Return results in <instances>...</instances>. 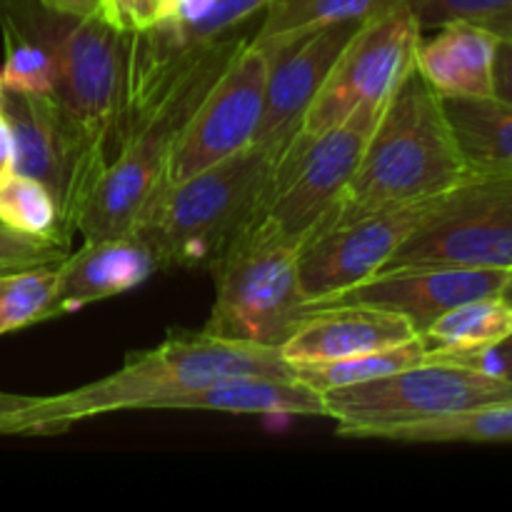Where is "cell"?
Listing matches in <instances>:
<instances>
[{
    "label": "cell",
    "mask_w": 512,
    "mask_h": 512,
    "mask_svg": "<svg viewBox=\"0 0 512 512\" xmlns=\"http://www.w3.org/2000/svg\"><path fill=\"white\" fill-rule=\"evenodd\" d=\"M325 415L338 430L443 418L512 400L510 380L455 363L423 360L385 378L323 393Z\"/></svg>",
    "instance_id": "8"
},
{
    "label": "cell",
    "mask_w": 512,
    "mask_h": 512,
    "mask_svg": "<svg viewBox=\"0 0 512 512\" xmlns=\"http://www.w3.org/2000/svg\"><path fill=\"white\" fill-rule=\"evenodd\" d=\"M218 0H170L168 18H165L163 28L170 30H183L190 28V25L200 23L210 10L215 8ZM158 28V25H155Z\"/></svg>",
    "instance_id": "32"
},
{
    "label": "cell",
    "mask_w": 512,
    "mask_h": 512,
    "mask_svg": "<svg viewBox=\"0 0 512 512\" xmlns=\"http://www.w3.org/2000/svg\"><path fill=\"white\" fill-rule=\"evenodd\" d=\"M335 435L350 440H385V443L408 445L512 443V400L480 405L443 418L335 430Z\"/></svg>",
    "instance_id": "19"
},
{
    "label": "cell",
    "mask_w": 512,
    "mask_h": 512,
    "mask_svg": "<svg viewBox=\"0 0 512 512\" xmlns=\"http://www.w3.org/2000/svg\"><path fill=\"white\" fill-rule=\"evenodd\" d=\"M275 153L253 143L233 158L150 195L130 235L158 268H210L248 218Z\"/></svg>",
    "instance_id": "4"
},
{
    "label": "cell",
    "mask_w": 512,
    "mask_h": 512,
    "mask_svg": "<svg viewBox=\"0 0 512 512\" xmlns=\"http://www.w3.org/2000/svg\"><path fill=\"white\" fill-rule=\"evenodd\" d=\"M510 333L512 303L503 295H490L448 310L418 338L425 348V360H448L455 355L495 348Z\"/></svg>",
    "instance_id": "21"
},
{
    "label": "cell",
    "mask_w": 512,
    "mask_h": 512,
    "mask_svg": "<svg viewBox=\"0 0 512 512\" xmlns=\"http://www.w3.org/2000/svg\"><path fill=\"white\" fill-rule=\"evenodd\" d=\"M510 270L465 268V265H403L385 268L365 283L335 295L320 305L365 303L400 313L425 333L448 310L468 300L503 295ZM315 308V305H313Z\"/></svg>",
    "instance_id": "13"
},
{
    "label": "cell",
    "mask_w": 512,
    "mask_h": 512,
    "mask_svg": "<svg viewBox=\"0 0 512 512\" xmlns=\"http://www.w3.org/2000/svg\"><path fill=\"white\" fill-rule=\"evenodd\" d=\"M420 38L423 28L408 3L365 20L315 95L300 130L323 133L365 105L388 103L415 70Z\"/></svg>",
    "instance_id": "10"
},
{
    "label": "cell",
    "mask_w": 512,
    "mask_h": 512,
    "mask_svg": "<svg viewBox=\"0 0 512 512\" xmlns=\"http://www.w3.org/2000/svg\"><path fill=\"white\" fill-rule=\"evenodd\" d=\"M0 93H3V80H0Z\"/></svg>",
    "instance_id": "39"
},
{
    "label": "cell",
    "mask_w": 512,
    "mask_h": 512,
    "mask_svg": "<svg viewBox=\"0 0 512 512\" xmlns=\"http://www.w3.org/2000/svg\"><path fill=\"white\" fill-rule=\"evenodd\" d=\"M490 98L512 108V38L510 35H498L493 60V95Z\"/></svg>",
    "instance_id": "31"
},
{
    "label": "cell",
    "mask_w": 512,
    "mask_h": 512,
    "mask_svg": "<svg viewBox=\"0 0 512 512\" xmlns=\"http://www.w3.org/2000/svg\"><path fill=\"white\" fill-rule=\"evenodd\" d=\"M468 175L443 98L413 70L383 108L348 185L310 238L378 210L438 198Z\"/></svg>",
    "instance_id": "3"
},
{
    "label": "cell",
    "mask_w": 512,
    "mask_h": 512,
    "mask_svg": "<svg viewBox=\"0 0 512 512\" xmlns=\"http://www.w3.org/2000/svg\"><path fill=\"white\" fill-rule=\"evenodd\" d=\"M418 338L413 323L400 313L365 303L315 305L280 353L290 365L330 363L375 350L398 348Z\"/></svg>",
    "instance_id": "15"
},
{
    "label": "cell",
    "mask_w": 512,
    "mask_h": 512,
    "mask_svg": "<svg viewBox=\"0 0 512 512\" xmlns=\"http://www.w3.org/2000/svg\"><path fill=\"white\" fill-rule=\"evenodd\" d=\"M168 410L260 415V418H328L323 395L295 378L230 375L180 395Z\"/></svg>",
    "instance_id": "18"
},
{
    "label": "cell",
    "mask_w": 512,
    "mask_h": 512,
    "mask_svg": "<svg viewBox=\"0 0 512 512\" xmlns=\"http://www.w3.org/2000/svg\"><path fill=\"white\" fill-rule=\"evenodd\" d=\"M3 33L5 60L0 68V80L5 90L25 95H53L58 85V70L50 50L38 40H30L13 30Z\"/></svg>",
    "instance_id": "27"
},
{
    "label": "cell",
    "mask_w": 512,
    "mask_h": 512,
    "mask_svg": "<svg viewBox=\"0 0 512 512\" xmlns=\"http://www.w3.org/2000/svg\"><path fill=\"white\" fill-rule=\"evenodd\" d=\"M33 400V395H18V393H3L0 390V420H5L8 415L18 413V410H23L25 405Z\"/></svg>",
    "instance_id": "36"
},
{
    "label": "cell",
    "mask_w": 512,
    "mask_h": 512,
    "mask_svg": "<svg viewBox=\"0 0 512 512\" xmlns=\"http://www.w3.org/2000/svg\"><path fill=\"white\" fill-rule=\"evenodd\" d=\"M460 155L475 175H512V108L495 98H443Z\"/></svg>",
    "instance_id": "20"
},
{
    "label": "cell",
    "mask_w": 512,
    "mask_h": 512,
    "mask_svg": "<svg viewBox=\"0 0 512 512\" xmlns=\"http://www.w3.org/2000/svg\"><path fill=\"white\" fill-rule=\"evenodd\" d=\"M493 353V375L495 378L510 380L512 383V333L503 343H498L495 348H490Z\"/></svg>",
    "instance_id": "35"
},
{
    "label": "cell",
    "mask_w": 512,
    "mask_h": 512,
    "mask_svg": "<svg viewBox=\"0 0 512 512\" xmlns=\"http://www.w3.org/2000/svg\"><path fill=\"white\" fill-rule=\"evenodd\" d=\"M0 113L13 130V173L40 180L53 193L70 238L80 210V163L58 100L55 95H25L3 88Z\"/></svg>",
    "instance_id": "14"
},
{
    "label": "cell",
    "mask_w": 512,
    "mask_h": 512,
    "mask_svg": "<svg viewBox=\"0 0 512 512\" xmlns=\"http://www.w3.org/2000/svg\"><path fill=\"white\" fill-rule=\"evenodd\" d=\"M425 360V348L420 338L398 348L375 350V353L353 355V358L330 360V363H303L293 365V378L313 388L315 393H330V390L350 388V385L368 383V380L385 378L390 373L410 368Z\"/></svg>",
    "instance_id": "23"
},
{
    "label": "cell",
    "mask_w": 512,
    "mask_h": 512,
    "mask_svg": "<svg viewBox=\"0 0 512 512\" xmlns=\"http://www.w3.org/2000/svg\"><path fill=\"white\" fill-rule=\"evenodd\" d=\"M360 25L363 23L328 25L270 50L265 108L255 143L273 150L275 158L288 148L303 128L315 95Z\"/></svg>",
    "instance_id": "12"
},
{
    "label": "cell",
    "mask_w": 512,
    "mask_h": 512,
    "mask_svg": "<svg viewBox=\"0 0 512 512\" xmlns=\"http://www.w3.org/2000/svg\"><path fill=\"white\" fill-rule=\"evenodd\" d=\"M385 105H365L323 133L300 130L273 160L235 238L303 248L348 185Z\"/></svg>",
    "instance_id": "5"
},
{
    "label": "cell",
    "mask_w": 512,
    "mask_h": 512,
    "mask_svg": "<svg viewBox=\"0 0 512 512\" xmlns=\"http://www.w3.org/2000/svg\"><path fill=\"white\" fill-rule=\"evenodd\" d=\"M68 255V248L50 240L30 238L0 225V273L5 270L33 268V265L60 263Z\"/></svg>",
    "instance_id": "29"
},
{
    "label": "cell",
    "mask_w": 512,
    "mask_h": 512,
    "mask_svg": "<svg viewBox=\"0 0 512 512\" xmlns=\"http://www.w3.org/2000/svg\"><path fill=\"white\" fill-rule=\"evenodd\" d=\"M0 30L38 40L53 55L58 70L53 95L78 148L83 210L128 128L133 33L115 30L100 15L58 13L43 0H0Z\"/></svg>",
    "instance_id": "1"
},
{
    "label": "cell",
    "mask_w": 512,
    "mask_h": 512,
    "mask_svg": "<svg viewBox=\"0 0 512 512\" xmlns=\"http://www.w3.org/2000/svg\"><path fill=\"white\" fill-rule=\"evenodd\" d=\"M268 70L270 53L248 40L178 133L155 190L183 183L255 143L263 120Z\"/></svg>",
    "instance_id": "9"
},
{
    "label": "cell",
    "mask_w": 512,
    "mask_h": 512,
    "mask_svg": "<svg viewBox=\"0 0 512 512\" xmlns=\"http://www.w3.org/2000/svg\"><path fill=\"white\" fill-rule=\"evenodd\" d=\"M435 198L363 215L325 230L300 248L298 273L310 305H320L378 275L428 215Z\"/></svg>",
    "instance_id": "11"
},
{
    "label": "cell",
    "mask_w": 512,
    "mask_h": 512,
    "mask_svg": "<svg viewBox=\"0 0 512 512\" xmlns=\"http://www.w3.org/2000/svg\"><path fill=\"white\" fill-rule=\"evenodd\" d=\"M403 265L512 270V175L470 173L438 195L385 268Z\"/></svg>",
    "instance_id": "7"
},
{
    "label": "cell",
    "mask_w": 512,
    "mask_h": 512,
    "mask_svg": "<svg viewBox=\"0 0 512 512\" xmlns=\"http://www.w3.org/2000/svg\"><path fill=\"white\" fill-rule=\"evenodd\" d=\"M48 8L75 18H95L103 10V0H43Z\"/></svg>",
    "instance_id": "33"
},
{
    "label": "cell",
    "mask_w": 512,
    "mask_h": 512,
    "mask_svg": "<svg viewBox=\"0 0 512 512\" xmlns=\"http://www.w3.org/2000/svg\"><path fill=\"white\" fill-rule=\"evenodd\" d=\"M58 263L0 273V335L53 318Z\"/></svg>",
    "instance_id": "25"
},
{
    "label": "cell",
    "mask_w": 512,
    "mask_h": 512,
    "mask_svg": "<svg viewBox=\"0 0 512 512\" xmlns=\"http://www.w3.org/2000/svg\"><path fill=\"white\" fill-rule=\"evenodd\" d=\"M155 270L160 268L153 253L135 235L83 240L75 253L58 263L53 318L128 293L143 285Z\"/></svg>",
    "instance_id": "16"
},
{
    "label": "cell",
    "mask_w": 512,
    "mask_h": 512,
    "mask_svg": "<svg viewBox=\"0 0 512 512\" xmlns=\"http://www.w3.org/2000/svg\"><path fill=\"white\" fill-rule=\"evenodd\" d=\"M230 375L293 378L278 348L235 343L205 330L170 335L155 348L133 353L115 373L58 395H33L18 413L0 420V435H60L83 420L128 410H168L180 395Z\"/></svg>",
    "instance_id": "2"
},
{
    "label": "cell",
    "mask_w": 512,
    "mask_h": 512,
    "mask_svg": "<svg viewBox=\"0 0 512 512\" xmlns=\"http://www.w3.org/2000/svg\"><path fill=\"white\" fill-rule=\"evenodd\" d=\"M0 225L65 248L70 243L53 193L28 175L10 173L0 180Z\"/></svg>",
    "instance_id": "24"
},
{
    "label": "cell",
    "mask_w": 512,
    "mask_h": 512,
    "mask_svg": "<svg viewBox=\"0 0 512 512\" xmlns=\"http://www.w3.org/2000/svg\"><path fill=\"white\" fill-rule=\"evenodd\" d=\"M270 5H273V0H218L215 8L190 28L170 30L158 25V28H150L145 33L150 35V40H153L160 53L180 55L188 53V50L213 45L218 40L233 38L235 30L243 28L258 13H265Z\"/></svg>",
    "instance_id": "26"
},
{
    "label": "cell",
    "mask_w": 512,
    "mask_h": 512,
    "mask_svg": "<svg viewBox=\"0 0 512 512\" xmlns=\"http://www.w3.org/2000/svg\"><path fill=\"white\" fill-rule=\"evenodd\" d=\"M420 38L415 70L440 98H490L498 33L473 20H455Z\"/></svg>",
    "instance_id": "17"
},
{
    "label": "cell",
    "mask_w": 512,
    "mask_h": 512,
    "mask_svg": "<svg viewBox=\"0 0 512 512\" xmlns=\"http://www.w3.org/2000/svg\"><path fill=\"white\" fill-rule=\"evenodd\" d=\"M298 253L278 240L235 238L210 265L215 303L205 333L280 350L313 310L300 285Z\"/></svg>",
    "instance_id": "6"
},
{
    "label": "cell",
    "mask_w": 512,
    "mask_h": 512,
    "mask_svg": "<svg viewBox=\"0 0 512 512\" xmlns=\"http://www.w3.org/2000/svg\"><path fill=\"white\" fill-rule=\"evenodd\" d=\"M503 298L510 300V303H512V270L508 275V283H505V288H503Z\"/></svg>",
    "instance_id": "38"
},
{
    "label": "cell",
    "mask_w": 512,
    "mask_h": 512,
    "mask_svg": "<svg viewBox=\"0 0 512 512\" xmlns=\"http://www.w3.org/2000/svg\"><path fill=\"white\" fill-rule=\"evenodd\" d=\"M480 25H485V28H490L493 33L498 35H510L512 38V10L510 13H503V15H493V18L483 20Z\"/></svg>",
    "instance_id": "37"
},
{
    "label": "cell",
    "mask_w": 512,
    "mask_h": 512,
    "mask_svg": "<svg viewBox=\"0 0 512 512\" xmlns=\"http://www.w3.org/2000/svg\"><path fill=\"white\" fill-rule=\"evenodd\" d=\"M405 0H273L263 13L253 43L270 50L280 48L298 35L340 23H365L373 15L398 8Z\"/></svg>",
    "instance_id": "22"
},
{
    "label": "cell",
    "mask_w": 512,
    "mask_h": 512,
    "mask_svg": "<svg viewBox=\"0 0 512 512\" xmlns=\"http://www.w3.org/2000/svg\"><path fill=\"white\" fill-rule=\"evenodd\" d=\"M168 8L170 0H103L100 18L123 33H145L165 23Z\"/></svg>",
    "instance_id": "30"
},
{
    "label": "cell",
    "mask_w": 512,
    "mask_h": 512,
    "mask_svg": "<svg viewBox=\"0 0 512 512\" xmlns=\"http://www.w3.org/2000/svg\"><path fill=\"white\" fill-rule=\"evenodd\" d=\"M13 163H15L13 130H10L8 120H5L3 113H0V180H3L5 175L13 173Z\"/></svg>",
    "instance_id": "34"
},
{
    "label": "cell",
    "mask_w": 512,
    "mask_h": 512,
    "mask_svg": "<svg viewBox=\"0 0 512 512\" xmlns=\"http://www.w3.org/2000/svg\"><path fill=\"white\" fill-rule=\"evenodd\" d=\"M423 30L440 28L455 20H483L512 10V0H405Z\"/></svg>",
    "instance_id": "28"
}]
</instances>
